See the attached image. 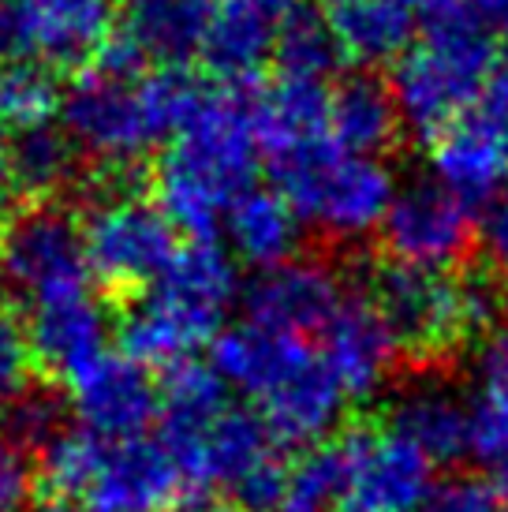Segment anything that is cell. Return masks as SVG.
<instances>
[{
    "mask_svg": "<svg viewBox=\"0 0 508 512\" xmlns=\"http://www.w3.org/2000/svg\"><path fill=\"white\" fill-rule=\"evenodd\" d=\"M198 98L202 90L184 72H150L139 49L116 34L64 90L60 120L79 154L101 165H135L180 131Z\"/></svg>",
    "mask_w": 508,
    "mask_h": 512,
    "instance_id": "cell-1",
    "label": "cell"
},
{
    "mask_svg": "<svg viewBox=\"0 0 508 512\" xmlns=\"http://www.w3.org/2000/svg\"><path fill=\"white\" fill-rule=\"evenodd\" d=\"M258 161V94L247 86L210 90L169 139L157 169V206L176 232L210 240L228 206L254 187Z\"/></svg>",
    "mask_w": 508,
    "mask_h": 512,
    "instance_id": "cell-2",
    "label": "cell"
},
{
    "mask_svg": "<svg viewBox=\"0 0 508 512\" xmlns=\"http://www.w3.org/2000/svg\"><path fill=\"white\" fill-rule=\"evenodd\" d=\"M240 296V273L213 240L180 247L172 262L124 314V348L135 363L176 367L195 348L221 337L228 307Z\"/></svg>",
    "mask_w": 508,
    "mask_h": 512,
    "instance_id": "cell-3",
    "label": "cell"
},
{
    "mask_svg": "<svg viewBox=\"0 0 508 512\" xmlns=\"http://www.w3.org/2000/svg\"><path fill=\"white\" fill-rule=\"evenodd\" d=\"M490 75L494 34L475 15L471 0L430 15L423 42L396 60L389 79L400 128L415 139H438L482 98Z\"/></svg>",
    "mask_w": 508,
    "mask_h": 512,
    "instance_id": "cell-4",
    "label": "cell"
},
{
    "mask_svg": "<svg viewBox=\"0 0 508 512\" xmlns=\"http://www.w3.org/2000/svg\"><path fill=\"white\" fill-rule=\"evenodd\" d=\"M262 157L299 221L333 240L370 236L396 199L393 169L381 157L348 154L333 143V135L269 146Z\"/></svg>",
    "mask_w": 508,
    "mask_h": 512,
    "instance_id": "cell-5",
    "label": "cell"
},
{
    "mask_svg": "<svg viewBox=\"0 0 508 512\" xmlns=\"http://www.w3.org/2000/svg\"><path fill=\"white\" fill-rule=\"evenodd\" d=\"M83 251L101 285L124 292L154 285L180 247L176 228L157 202L116 191L90 206L83 221Z\"/></svg>",
    "mask_w": 508,
    "mask_h": 512,
    "instance_id": "cell-6",
    "label": "cell"
},
{
    "mask_svg": "<svg viewBox=\"0 0 508 512\" xmlns=\"http://www.w3.org/2000/svg\"><path fill=\"white\" fill-rule=\"evenodd\" d=\"M83 512H172L195 501L187 475L161 438L94 441V456L75 490Z\"/></svg>",
    "mask_w": 508,
    "mask_h": 512,
    "instance_id": "cell-7",
    "label": "cell"
},
{
    "mask_svg": "<svg viewBox=\"0 0 508 512\" xmlns=\"http://www.w3.org/2000/svg\"><path fill=\"white\" fill-rule=\"evenodd\" d=\"M0 273L30 307L90 288L83 225L57 206H30L0 232Z\"/></svg>",
    "mask_w": 508,
    "mask_h": 512,
    "instance_id": "cell-8",
    "label": "cell"
},
{
    "mask_svg": "<svg viewBox=\"0 0 508 512\" xmlns=\"http://www.w3.org/2000/svg\"><path fill=\"white\" fill-rule=\"evenodd\" d=\"M109 38V0H0V57L12 64H83Z\"/></svg>",
    "mask_w": 508,
    "mask_h": 512,
    "instance_id": "cell-9",
    "label": "cell"
},
{
    "mask_svg": "<svg viewBox=\"0 0 508 512\" xmlns=\"http://www.w3.org/2000/svg\"><path fill=\"white\" fill-rule=\"evenodd\" d=\"M370 303L389 322L400 348L415 356H445L471 337L464 318V292L449 273L381 266L374 273Z\"/></svg>",
    "mask_w": 508,
    "mask_h": 512,
    "instance_id": "cell-10",
    "label": "cell"
},
{
    "mask_svg": "<svg viewBox=\"0 0 508 512\" xmlns=\"http://www.w3.org/2000/svg\"><path fill=\"white\" fill-rule=\"evenodd\" d=\"M284 475L288 471L277 460V441L262 415L228 404L198 449V490H228L243 512H273Z\"/></svg>",
    "mask_w": 508,
    "mask_h": 512,
    "instance_id": "cell-11",
    "label": "cell"
},
{
    "mask_svg": "<svg viewBox=\"0 0 508 512\" xmlns=\"http://www.w3.org/2000/svg\"><path fill=\"white\" fill-rule=\"evenodd\" d=\"M378 232L396 266L430 273H445L464 262L479 240L475 210L434 180L396 187V199Z\"/></svg>",
    "mask_w": 508,
    "mask_h": 512,
    "instance_id": "cell-12",
    "label": "cell"
},
{
    "mask_svg": "<svg viewBox=\"0 0 508 512\" xmlns=\"http://www.w3.org/2000/svg\"><path fill=\"white\" fill-rule=\"evenodd\" d=\"M68 400L79 430L105 441H124L146 434L157 419V385L142 363L127 352H105L68 378Z\"/></svg>",
    "mask_w": 508,
    "mask_h": 512,
    "instance_id": "cell-13",
    "label": "cell"
},
{
    "mask_svg": "<svg viewBox=\"0 0 508 512\" xmlns=\"http://www.w3.org/2000/svg\"><path fill=\"white\" fill-rule=\"evenodd\" d=\"M352 512H415L434 494V464L393 430H348Z\"/></svg>",
    "mask_w": 508,
    "mask_h": 512,
    "instance_id": "cell-14",
    "label": "cell"
},
{
    "mask_svg": "<svg viewBox=\"0 0 508 512\" xmlns=\"http://www.w3.org/2000/svg\"><path fill=\"white\" fill-rule=\"evenodd\" d=\"M344 303V285L337 270L314 258H292L284 266L262 270L243 292L247 322L288 337L322 333Z\"/></svg>",
    "mask_w": 508,
    "mask_h": 512,
    "instance_id": "cell-15",
    "label": "cell"
},
{
    "mask_svg": "<svg viewBox=\"0 0 508 512\" xmlns=\"http://www.w3.org/2000/svg\"><path fill=\"white\" fill-rule=\"evenodd\" d=\"M400 359L389 322L370 296L344 299L333 322L322 329V363L348 400H374L389 385Z\"/></svg>",
    "mask_w": 508,
    "mask_h": 512,
    "instance_id": "cell-16",
    "label": "cell"
},
{
    "mask_svg": "<svg viewBox=\"0 0 508 512\" xmlns=\"http://www.w3.org/2000/svg\"><path fill=\"white\" fill-rule=\"evenodd\" d=\"M430 180L471 210L494 206L508 187V135L486 116H464L430 146Z\"/></svg>",
    "mask_w": 508,
    "mask_h": 512,
    "instance_id": "cell-17",
    "label": "cell"
},
{
    "mask_svg": "<svg viewBox=\"0 0 508 512\" xmlns=\"http://www.w3.org/2000/svg\"><path fill=\"white\" fill-rule=\"evenodd\" d=\"M228 385L221 382V374L198 359H184L169 367L165 385L157 393V419H161V445L176 456L180 471L187 475L191 494L202 498L198 490V449L206 430L217 423V415L228 408L225 400Z\"/></svg>",
    "mask_w": 508,
    "mask_h": 512,
    "instance_id": "cell-18",
    "label": "cell"
},
{
    "mask_svg": "<svg viewBox=\"0 0 508 512\" xmlns=\"http://www.w3.org/2000/svg\"><path fill=\"white\" fill-rule=\"evenodd\" d=\"M348 408V397L329 374L322 356H311L299 363L277 389H269L258 400V415L269 427L277 445H292V449H318L329 441V434L340 427Z\"/></svg>",
    "mask_w": 508,
    "mask_h": 512,
    "instance_id": "cell-19",
    "label": "cell"
},
{
    "mask_svg": "<svg viewBox=\"0 0 508 512\" xmlns=\"http://www.w3.org/2000/svg\"><path fill=\"white\" fill-rule=\"evenodd\" d=\"M389 430L430 464H456L471 453V404L445 378H415L389 404Z\"/></svg>",
    "mask_w": 508,
    "mask_h": 512,
    "instance_id": "cell-20",
    "label": "cell"
},
{
    "mask_svg": "<svg viewBox=\"0 0 508 512\" xmlns=\"http://www.w3.org/2000/svg\"><path fill=\"white\" fill-rule=\"evenodd\" d=\"M27 341L38 363L53 370V374H79L86 363L109 352V318L101 299L83 288L71 296L45 299L30 307Z\"/></svg>",
    "mask_w": 508,
    "mask_h": 512,
    "instance_id": "cell-21",
    "label": "cell"
},
{
    "mask_svg": "<svg viewBox=\"0 0 508 512\" xmlns=\"http://www.w3.org/2000/svg\"><path fill=\"white\" fill-rule=\"evenodd\" d=\"M311 356L314 348L303 337H288V333H273V329L243 322V326L221 329V337L213 341L210 367L221 374V382L240 389L243 397L258 404L269 389H277Z\"/></svg>",
    "mask_w": 508,
    "mask_h": 512,
    "instance_id": "cell-22",
    "label": "cell"
},
{
    "mask_svg": "<svg viewBox=\"0 0 508 512\" xmlns=\"http://www.w3.org/2000/svg\"><path fill=\"white\" fill-rule=\"evenodd\" d=\"M221 228H225L232 255L247 266H258V273L292 262L299 240H303V221L277 187L273 191L247 187L240 199L228 206Z\"/></svg>",
    "mask_w": 508,
    "mask_h": 512,
    "instance_id": "cell-23",
    "label": "cell"
},
{
    "mask_svg": "<svg viewBox=\"0 0 508 512\" xmlns=\"http://www.w3.org/2000/svg\"><path fill=\"white\" fill-rule=\"evenodd\" d=\"M325 23L337 34L344 57L359 64L400 60L415 42V0H329Z\"/></svg>",
    "mask_w": 508,
    "mask_h": 512,
    "instance_id": "cell-24",
    "label": "cell"
},
{
    "mask_svg": "<svg viewBox=\"0 0 508 512\" xmlns=\"http://www.w3.org/2000/svg\"><path fill=\"white\" fill-rule=\"evenodd\" d=\"M273 42H277L273 15L254 8L251 0H217V12L198 53L217 79H225L228 86H247L273 57Z\"/></svg>",
    "mask_w": 508,
    "mask_h": 512,
    "instance_id": "cell-25",
    "label": "cell"
},
{
    "mask_svg": "<svg viewBox=\"0 0 508 512\" xmlns=\"http://www.w3.org/2000/svg\"><path fill=\"white\" fill-rule=\"evenodd\" d=\"M124 38L142 57L180 64L202 49L217 0H120Z\"/></svg>",
    "mask_w": 508,
    "mask_h": 512,
    "instance_id": "cell-26",
    "label": "cell"
},
{
    "mask_svg": "<svg viewBox=\"0 0 508 512\" xmlns=\"http://www.w3.org/2000/svg\"><path fill=\"white\" fill-rule=\"evenodd\" d=\"M400 131L389 83L374 75H348L337 90H329V135L348 154L378 157L389 150Z\"/></svg>",
    "mask_w": 508,
    "mask_h": 512,
    "instance_id": "cell-27",
    "label": "cell"
},
{
    "mask_svg": "<svg viewBox=\"0 0 508 512\" xmlns=\"http://www.w3.org/2000/svg\"><path fill=\"white\" fill-rule=\"evenodd\" d=\"M273 512H352V468L344 445H318L299 456L284 475L281 501Z\"/></svg>",
    "mask_w": 508,
    "mask_h": 512,
    "instance_id": "cell-28",
    "label": "cell"
},
{
    "mask_svg": "<svg viewBox=\"0 0 508 512\" xmlns=\"http://www.w3.org/2000/svg\"><path fill=\"white\" fill-rule=\"evenodd\" d=\"M258 135H262V154L269 146L329 135V86L281 79L273 90L258 94Z\"/></svg>",
    "mask_w": 508,
    "mask_h": 512,
    "instance_id": "cell-29",
    "label": "cell"
},
{
    "mask_svg": "<svg viewBox=\"0 0 508 512\" xmlns=\"http://www.w3.org/2000/svg\"><path fill=\"white\" fill-rule=\"evenodd\" d=\"M273 60L281 68V79H307V83H329L344 64L337 34L329 30L322 12L296 8L281 19Z\"/></svg>",
    "mask_w": 508,
    "mask_h": 512,
    "instance_id": "cell-30",
    "label": "cell"
},
{
    "mask_svg": "<svg viewBox=\"0 0 508 512\" xmlns=\"http://www.w3.org/2000/svg\"><path fill=\"white\" fill-rule=\"evenodd\" d=\"M79 150L64 131L38 128L15 135V146L8 150V172L15 191H27L34 199H49L60 187L71 184Z\"/></svg>",
    "mask_w": 508,
    "mask_h": 512,
    "instance_id": "cell-31",
    "label": "cell"
},
{
    "mask_svg": "<svg viewBox=\"0 0 508 512\" xmlns=\"http://www.w3.org/2000/svg\"><path fill=\"white\" fill-rule=\"evenodd\" d=\"M64 90L42 64H8L0 72V124L15 135L38 128H53L60 116Z\"/></svg>",
    "mask_w": 508,
    "mask_h": 512,
    "instance_id": "cell-32",
    "label": "cell"
},
{
    "mask_svg": "<svg viewBox=\"0 0 508 512\" xmlns=\"http://www.w3.org/2000/svg\"><path fill=\"white\" fill-rule=\"evenodd\" d=\"M475 389H479V412L508 423V326L486 333L475 352Z\"/></svg>",
    "mask_w": 508,
    "mask_h": 512,
    "instance_id": "cell-33",
    "label": "cell"
},
{
    "mask_svg": "<svg viewBox=\"0 0 508 512\" xmlns=\"http://www.w3.org/2000/svg\"><path fill=\"white\" fill-rule=\"evenodd\" d=\"M30 367L34 352L27 341V326H19L15 314L0 307V408H12L23 393H30Z\"/></svg>",
    "mask_w": 508,
    "mask_h": 512,
    "instance_id": "cell-34",
    "label": "cell"
},
{
    "mask_svg": "<svg viewBox=\"0 0 508 512\" xmlns=\"http://www.w3.org/2000/svg\"><path fill=\"white\" fill-rule=\"evenodd\" d=\"M60 400H53L49 393H23L8 408V427H12V438L19 445H49L53 438L64 434L60 427Z\"/></svg>",
    "mask_w": 508,
    "mask_h": 512,
    "instance_id": "cell-35",
    "label": "cell"
},
{
    "mask_svg": "<svg viewBox=\"0 0 508 512\" xmlns=\"http://www.w3.org/2000/svg\"><path fill=\"white\" fill-rule=\"evenodd\" d=\"M30 490H34V468L27 449L12 434H0V512H23Z\"/></svg>",
    "mask_w": 508,
    "mask_h": 512,
    "instance_id": "cell-36",
    "label": "cell"
},
{
    "mask_svg": "<svg viewBox=\"0 0 508 512\" xmlns=\"http://www.w3.org/2000/svg\"><path fill=\"white\" fill-rule=\"evenodd\" d=\"M426 512H501V498L482 479H449L434 486Z\"/></svg>",
    "mask_w": 508,
    "mask_h": 512,
    "instance_id": "cell-37",
    "label": "cell"
},
{
    "mask_svg": "<svg viewBox=\"0 0 508 512\" xmlns=\"http://www.w3.org/2000/svg\"><path fill=\"white\" fill-rule=\"evenodd\" d=\"M479 247L494 270L508 273V191L494 206H486L479 225Z\"/></svg>",
    "mask_w": 508,
    "mask_h": 512,
    "instance_id": "cell-38",
    "label": "cell"
},
{
    "mask_svg": "<svg viewBox=\"0 0 508 512\" xmlns=\"http://www.w3.org/2000/svg\"><path fill=\"white\" fill-rule=\"evenodd\" d=\"M471 8H475V15L490 27L494 38L497 34L508 38V0H471Z\"/></svg>",
    "mask_w": 508,
    "mask_h": 512,
    "instance_id": "cell-39",
    "label": "cell"
},
{
    "mask_svg": "<svg viewBox=\"0 0 508 512\" xmlns=\"http://www.w3.org/2000/svg\"><path fill=\"white\" fill-rule=\"evenodd\" d=\"M12 195H15V184H12V172H8V154H0V232L8 228V210H12Z\"/></svg>",
    "mask_w": 508,
    "mask_h": 512,
    "instance_id": "cell-40",
    "label": "cell"
},
{
    "mask_svg": "<svg viewBox=\"0 0 508 512\" xmlns=\"http://www.w3.org/2000/svg\"><path fill=\"white\" fill-rule=\"evenodd\" d=\"M251 4H254V8H262L266 15H273V19H277V15L296 12V8H299V0H251Z\"/></svg>",
    "mask_w": 508,
    "mask_h": 512,
    "instance_id": "cell-41",
    "label": "cell"
},
{
    "mask_svg": "<svg viewBox=\"0 0 508 512\" xmlns=\"http://www.w3.org/2000/svg\"><path fill=\"white\" fill-rule=\"evenodd\" d=\"M30 512H83L79 505H68V501H49V505H38V509Z\"/></svg>",
    "mask_w": 508,
    "mask_h": 512,
    "instance_id": "cell-42",
    "label": "cell"
},
{
    "mask_svg": "<svg viewBox=\"0 0 508 512\" xmlns=\"http://www.w3.org/2000/svg\"><path fill=\"white\" fill-rule=\"evenodd\" d=\"M4 288H8V281H4V273H0V307H4Z\"/></svg>",
    "mask_w": 508,
    "mask_h": 512,
    "instance_id": "cell-43",
    "label": "cell"
},
{
    "mask_svg": "<svg viewBox=\"0 0 508 512\" xmlns=\"http://www.w3.org/2000/svg\"><path fill=\"white\" fill-rule=\"evenodd\" d=\"M221 512H243V509H221Z\"/></svg>",
    "mask_w": 508,
    "mask_h": 512,
    "instance_id": "cell-44",
    "label": "cell"
},
{
    "mask_svg": "<svg viewBox=\"0 0 508 512\" xmlns=\"http://www.w3.org/2000/svg\"><path fill=\"white\" fill-rule=\"evenodd\" d=\"M505 486H508V479H505Z\"/></svg>",
    "mask_w": 508,
    "mask_h": 512,
    "instance_id": "cell-45",
    "label": "cell"
}]
</instances>
